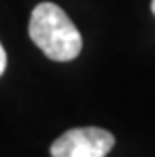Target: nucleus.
<instances>
[{
	"mask_svg": "<svg viewBox=\"0 0 155 157\" xmlns=\"http://www.w3.org/2000/svg\"><path fill=\"white\" fill-rule=\"evenodd\" d=\"M28 34L32 42L56 63L77 59L83 48L81 33L68 18V14L52 2H41L32 10Z\"/></svg>",
	"mask_w": 155,
	"mask_h": 157,
	"instance_id": "f257e3e1",
	"label": "nucleus"
},
{
	"mask_svg": "<svg viewBox=\"0 0 155 157\" xmlns=\"http://www.w3.org/2000/svg\"><path fill=\"white\" fill-rule=\"evenodd\" d=\"M115 137L101 127L68 129L50 145L52 157H107L113 149Z\"/></svg>",
	"mask_w": 155,
	"mask_h": 157,
	"instance_id": "f03ea898",
	"label": "nucleus"
},
{
	"mask_svg": "<svg viewBox=\"0 0 155 157\" xmlns=\"http://www.w3.org/2000/svg\"><path fill=\"white\" fill-rule=\"evenodd\" d=\"M6 69V52H4V46L0 44V75L4 73Z\"/></svg>",
	"mask_w": 155,
	"mask_h": 157,
	"instance_id": "7ed1b4c3",
	"label": "nucleus"
},
{
	"mask_svg": "<svg viewBox=\"0 0 155 157\" xmlns=\"http://www.w3.org/2000/svg\"><path fill=\"white\" fill-rule=\"evenodd\" d=\"M151 10H153V14H155V0H151Z\"/></svg>",
	"mask_w": 155,
	"mask_h": 157,
	"instance_id": "20e7f679",
	"label": "nucleus"
}]
</instances>
